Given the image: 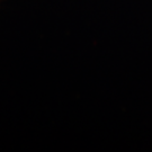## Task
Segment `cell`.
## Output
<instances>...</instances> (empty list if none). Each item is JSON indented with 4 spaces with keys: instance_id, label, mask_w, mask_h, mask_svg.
I'll use <instances>...</instances> for the list:
<instances>
[]
</instances>
